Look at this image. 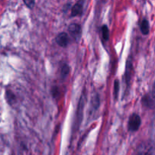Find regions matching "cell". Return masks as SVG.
Returning a JSON list of instances; mask_svg holds the SVG:
<instances>
[{"mask_svg":"<svg viewBox=\"0 0 155 155\" xmlns=\"http://www.w3.org/2000/svg\"><path fill=\"white\" fill-rule=\"evenodd\" d=\"M68 33L70 36L76 42L80 41L82 36V27L77 23H72L68 27Z\"/></svg>","mask_w":155,"mask_h":155,"instance_id":"2","label":"cell"},{"mask_svg":"<svg viewBox=\"0 0 155 155\" xmlns=\"http://www.w3.org/2000/svg\"><path fill=\"white\" fill-rule=\"evenodd\" d=\"M142 124V119L137 114H132L129 117L128 130L130 132L135 133L139 130Z\"/></svg>","mask_w":155,"mask_h":155,"instance_id":"1","label":"cell"},{"mask_svg":"<svg viewBox=\"0 0 155 155\" xmlns=\"http://www.w3.org/2000/svg\"><path fill=\"white\" fill-rule=\"evenodd\" d=\"M6 95H5V98L7 100L8 103L11 105L14 104L15 103H16L17 99H16V96L14 95V93L12 92H11L10 90H7L6 91Z\"/></svg>","mask_w":155,"mask_h":155,"instance_id":"7","label":"cell"},{"mask_svg":"<svg viewBox=\"0 0 155 155\" xmlns=\"http://www.w3.org/2000/svg\"><path fill=\"white\" fill-rule=\"evenodd\" d=\"M55 42L59 46L62 48H66L70 43V36L65 32H61L58 33L57 36L55 37Z\"/></svg>","mask_w":155,"mask_h":155,"instance_id":"3","label":"cell"},{"mask_svg":"<svg viewBox=\"0 0 155 155\" xmlns=\"http://www.w3.org/2000/svg\"><path fill=\"white\" fill-rule=\"evenodd\" d=\"M23 2H24L25 5L27 6L28 8L32 9L33 7H34L36 0H23Z\"/></svg>","mask_w":155,"mask_h":155,"instance_id":"12","label":"cell"},{"mask_svg":"<svg viewBox=\"0 0 155 155\" xmlns=\"http://www.w3.org/2000/svg\"><path fill=\"white\" fill-rule=\"evenodd\" d=\"M140 30L143 35H148L150 31L149 22L146 18H144L140 24Z\"/></svg>","mask_w":155,"mask_h":155,"instance_id":"6","label":"cell"},{"mask_svg":"<svg viewBox=\"0 0 155 155\" xmlns=\"http://www.w3.org/2000/svg\"><path fill=\"white\" fill-rule=\"evenodd\" d=\"M83 5H84V0H79L78 2H77L71 9V16L76 17L78 15L80 16L83 14Z\"/></svg>","mask_w":155,"mask_h":155,"instance_id":"4","label":"cell"},{"mask_svg":"<svg viewBox=\"0 0 155 155\" xmlns=\"http://www.w3.org/2000/svg\"><path fill=\"white\" fill-rule=\"evenodd\" d=\"M133 61H132L131 58H129L128 61H127V66H126V72H125V77H126V83L127 84V86H130V81H131V77L133 75Z\"/></svg>","mask_w":155,"mask_h":155,"instance_id":"5","label":"cell"},{"mask_svg":"<svg viewBox=\"0 0 155 155\" xmlns=\"http://www.w3.org/2000/svg\"><path fill=\"white\" fill-rule=\"evenodd\" d=\"M152 93L154 94V95H155V81L154 83V85H153V91H152Z\"/></svg>","mask_w":155,"mask_h":155,"instance_id":"13","label":"cell"},{"mask_svg":"<svg viewBox=\"0 0 155 155\" xmlns=\"http://www.w3.org/2000/svg\"><path fill=\"white\" fill-rule=\"evenodd\" d=\"M154 52H155V42H154Z\"/></svg>","mask_w":155,"mask_h":155,"instance_id":"14","label":"cell"},{"mask_svg":"<svg viewBox=\"0 0 155 155\" xmlns=\"http://www.w3.org/2000/svg\"><path fill=\"white\" fill-rule=\"evenodd\" d=\"M70 74V68L68 64H64L61 68V77L65 79Z\"/></svg>","mask_w":155,"mask_h":155,"instance_id":"8","label":"cell"},{"mask_svg":"<svg viewBox=\"0 0 155 155\" xmlns=\"http://www.w3.org/2000/svg\"><path fill=\"white\" fill-rule=\"evenodd\" d=\"M101 34H102V38L105 42H107L109 39V29L107 25L104 24L101 27Z\"/></svg>","mask_w":155,"mask_h":155,"instance_id":"9","label":"cell"},{"mask_svg":"<svg viewBox=\"0 0 155 155\" xmlns=\"http://www.w3.org/2000/svg\"><path fill=\"white\" fill-rule=\"evenodd\" d=\"M120 91V83L119 80H116L114 83V95L115 99H117L118 95H119Z\"/></svg>","mask_w":155,"mask_h":155,"instance_id":"11","label":"cell"},{"mask_svg":"<svg viewBox=\"0 0 155 155\" xmlns=\"http://www.w3.org/2000/svg\"><path fill=\"white\" fill-rule=\"evenodd\" d=\"M100 104V99H99V96H98V94L95 95L93 96L92 99V106L94 107V109L97 110L99 107Z\"/></svg>","mask_w":155,"mask_h":155,"instance_id":"10","label":"cell"}]
</instances>
